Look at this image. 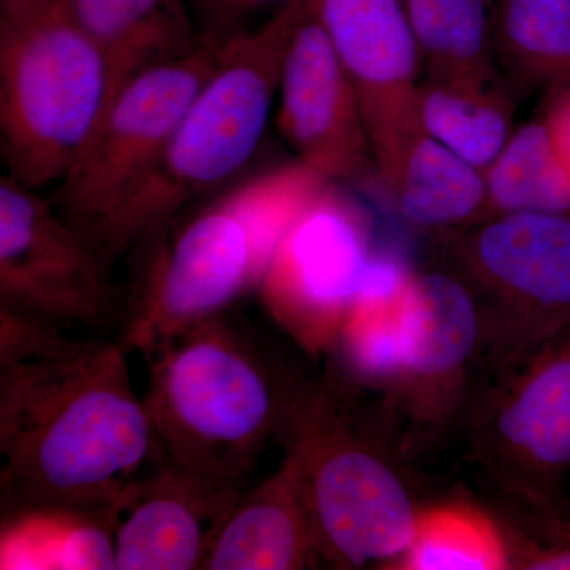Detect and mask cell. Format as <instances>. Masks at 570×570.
Here are the masks:
<instances>
[{"label": "cell", "instance_id": "obj_11", "mask_svg": "<svg viewBox=\"0 0 570 570\" xmlns=\"http://www.w3.org/2000/svg\"><path fill=\"white\" fill-rule=\"evenodd\" d=\"M365 119L377 178L387 174L417 118V37L403 0H313Z\"/></svg>", "mask_w": 570, "mask_h": 570}, {"label": "cell", "instance_id": "obj_13", "mask_svg": "<svg viewBox=\"0 0 570 570\" xmlns=\"http://www.w3.org/2000/svg\"><path fill=\"white\" fill-rule=\"evenodd\" d=\"M277 97V127L298 163L326 183L360 181L374 170L358 96L313 0L292 37Z\"/></svg>", "mask_w": 570, "mask_h": 570}, {"label": "cell", "instance_id": "obj_22", "mask_svg": "<svg viewBox=\"0 0 570 570\" xmlns=\"http://www.w3.org/2000/svg\"><path fill=\"white\" fill-rule=\"evenodd\" d=\"M431 78L498 80L491 0H403Z\"/></svg>", "mask_w": 570, "mask_h": 570}, {"label": "cell", "instance_id": "obj_26", "mask_svg": "<svg viewBox=\"0 0 570 570\" xmlns=\"http://www.w3.org/2000/svg\"><path fill=\"white\" fill-rule=\"evenodd\" d=\"M558 92L546 122L570 174V88Z\"/></svg>", "mask_w": 570, "mask_h": 570}, {"label": "cell", "instance_id": "obj_27", "mask_svg": "<svg viewBox=\"0 0 570 570\" xmlns=\"http://www.w3.org/2000/svg\"><path fill=\"white\" fill-rule=\"evenodd\" d=\"M40 0H0L2 17H17L33 9Z\"/></svg>", "mask_w": 570, "mask_h": 570}, {"label": "cell", "instance_id": "obj_24", "mask_svg": "<svg viewBox=\"0 0 570 570\" xmlns=\"http://www.w3.org/2000/svg\"><path fill=\"white\" fill-rule=\"evenodd\" d=\"M510 564L508 543L494 520L474 505L449 502L419 512L400 568L501 570Z\"/></svg>", "mask_w": 570, "mask_h": 570}, {"label": "cell", "instance_id": "obj_20", "mask_svg": "<svg viewBox=\"0 0 570 570\" xmlns=\"http://www.w3.org/2000/svg\"><path fill=\"white\" fill-rule=\"evenodd\" d=\"M415 107L420 127L480 171L493 164L513 134V105L501 78L426 77Z\"/></svg>", "mask_w": 570, "mask_h": 570}, {"label": "cell", "instance_id": "obj_14", "mask_svg": "<svg viewBox=\"0 0 570 570\" xmlns=\"http://www.w3.org/2000/svg\"><path fill=\"white\" fill-rule=\"evenodd\" d=\"M245 493L164 455L116 505V570L202 569Z\"/></svg>", "mask_w": 570, "mask_h": 570}, {"label": "cell", "instance_id": "obj_18", "mask_svg": "<svg viewBox=\"0 0 570 570\" xmlns=\"http://www.w3.org/2000/svg\"><path fill=\"white\" fill-rule=\"evenodd\" d=\"M116 508L9 505L0 528L2 570H116Z\"/></svg>", "mask_w": 570, "mask_h": 570}, {"label": "cell", "instance_id": "obj_5", "mask_svg": "<svg viewBox=\"0 0 570 570\" xmlns=\"http://www.w3.org/2000/svg\"><path fill=\"white\" fill-rule=\"evenodd\" d=\"M110 97L108 63L67 0L0 14V148L11 178L33 190L61 181Z\"/></svg>", "mask_w": 570, "mask_h": 570}, {"label": "cell", "instance_id": "obj_7", "mask_svg": "<svg viewBox=\"0 0 570 570\" xmlns=\"http://www.w3.org/2000/svg\"><path fill=\"white\" fill-rule=\"evenodd\" d=\"M219 56V45L204 41L183 58L135 75L105 105L50 198L91 242L156 170Z\"/></svg>", "mask_w": 570, "mask_h": 570}, {"label": "cell", "instance_id": "obj_15", "mask_svg": "<svg viewBox=\"0 0 570 570\" xmlns=\"http://www.w3.org/2000/svg\"><path fill=\"white\" fill-rule=\"evenodd\" d=\"M480 330L478 298L464 281L448 273L414 275L401 307L403 366L396 389L422 406L428 396L448 392L478 352Z\"/></svg>", "mask_w": 570, "mask_h": 570}, {"label": "cell", "instance_id": "obj_28", "mask_svg": "<svg viewBox=\"0 0 570 570\" xmlns=\"http://www.w3.org/2000/svg\"><path fill=\"white\" fill-rule=\"evenodd\" d=\"M236 2H242V3H258V2H264V0H236Z\"/></svg>", "mask_w": 570, "mask_h": 570}, {"label": "cell", "instance_id": "obj_6", "mask_svg": "<svg viewBox=\"0 0 570 570\" xmlns=\"http://www.w3.org/2000/svg\"><path fill=\"white\" fill-rule=\"evenodd\" d=\"M347 412L325 389L295 385L279 438L298 466L322 557L362 568L403 557L419 512Z\"/></svg>", "mask_w": 570, "mask_h": 570}, {"label": "cell", "instance_id": "obj_16", "mask_svg": "<svg viewBox=\"0 0 570 570\" xmlns=\"http://www.w3.org/2000/svg\"><path fill=\"white\" fill-rule=\"evenodd\" d=\"M321 557L298 466L285 453L275 474L236 502L202 569L296 570Z\"/></svg>", "mask_w": 570, "mask_h": 570}, {"label": "cell", "instance_id": "obj_3", "mask_svg": "<svg viewBox=\"0 0 570 570\" xmlns=\"http://www.w3.org/2000/svg\"><path fill=\"white\" fill-rule=\"evenodd\" d=\"M311 0H287L275 17L220 45L212 77L187 108L156 170L92 239L112 266L157 238L184 206L234 178L257 151L292 37Z\"/></svg>", "mask_w": 570, "mask_h": 570}, {"label": "cell", "instance_id": "obj_21", "mask_svg": "<svg viewBox=\"0 0 570 570\" xmlns=\"http://www.w3.org/2000/svg\"><path fill=\"white\" fill-rule=\"evenodd\" d=\"M491 32L513 81L570 88V0H494Z\"/></svg>", "mask_w": 570, "mask_h": 570}, {"label": "cell", "instance_id": "obj_19", "mask_svg": "<svg viewBox=\"0 0 570 570\" xmlns=\"http://www.w3.org/2000/svg\"><path fill=\"white\" fill-rule=\"evenodd\" d=\"M409 223L448 228L489 212L485 175L425 130L409 138L379 179Z\"/></svg>", "mask_w": 570, "mask_h": 570}, {"label": "cell", "instance_id": "obj_9", "mask_svg": "<svg viewBox=\"0 0 570 570\" xmlns=\"http://www.w3.org/2000/svg\"><path fill=\"white\" fill-rule=\"evenodd\" d=\"M365 217L325 184L277 247L261 287L272 313L313 348L337 340L373 258Z\"/></svg>", "mask_w": 570, "mask_h": 570}, {"label": "cell", "instance_id": "obj_10", "mask_svg": "<svg viewBox=\"0 0 570 570\" xmlns=\"http://www.w3.org/2000/svg\"><path fill=\"white\" fill-rule=\"evenodd\" d=\"M460 258L512 335L510 365L570 325V214H499L464 239Z\"/></svg>", "mask_w": 570, "mask_h": 570}, {"label": "cell", "instance_id": "obj_23", "mask_svg": "<svg viewBox=\"0 0 570 570\" xmlns=\"http://www.w3.org/2000/svg\"><path fill=\"white\" fill-rule=\"evenodd\" d=\"M483 175L490 212L570 214V174L546 119L515 130Z\"/></svg>", "mask_w": 570, "mask_h": 570}, {"label": "cell", "instance_id": "obj_17", "mask_svg": "<svg viewBox=\"0 0 570 570\" xmlns=\"http://www.w3.org/2000/svg\"><path fill=\"white\" fill-rule=\"evenodd\" d=\"M82 31L102 51L111 96L135 75L197 50L184 0H67Z\"/></svg>", "mask_w": 570, "mask_h": 570}, {"label": "cell", "instance_id": "obj_8", "mask_svg": "<svg viewBox=\"0 0 570 570\" xmlns=\"http://www.w3.org/2000/svg\"><path fill=\"white\" fill-rule=\"evenodd\" d=\"M111 266L50 198L0 179V307L58 328H96L115 314Z\"/></svg>", "mask_w": 570, "mask_h": 570}, {"label": "cell", "instance_id": "obj_12", "mask_svg": "<svg viewBox=\"0 0 570 570\" xmlns=\"http://www.w3.org/2000/svg\"><path fill=\"white\" fill-rule=\"evenodd\" d=\"M490 463L542 505L570 466V325L520 362L479 423Z\"/></svg>", "mask_w": 570, "mask_h": 570}, {"label": "cell", "instance_id": "obj_4", "mask_svg": "<svg viewBox=\"0 0 570 570\" xmlns=\"http://www.w3.org/2000/svg\"><path fill=\"white\" fill-rule=\"evenodd\" d=\"M328 184L298 163L216 198L157 254L124 321L127 351L149 356L179 333L227 313L261 285L296 216Z\"/></svg>", "mask_w": 570, "mask_h": 570}, {"label": "cell", "instance_id": "obj_1", "mask_svg": "<svg viewBox=\"0 0 570 570\" xmlns=\"http://www.w3.org/2000/svg\"><path fill=\"white\" fill-rule=\"evenodd\" d=\"M121 341L61 333L0 366L3 504L111 509L160 459Z\"/></svg>", "mask_w": 570, "mask_h": 570}, {"label": "cell", "instance_id": "obj_2", "mask_svg": "<svg viewBox=\"0 0 570 570\" xmlns=\"http://www.w3.org/2000/svg\"><path fill=\"white\" fill-rule=\"evenodd\" d=\"M145 397L168 460L245 487L283 431L295 385L227 313L190 326L151 355Z\"/></svg>", "mask_w": 570, "mask_h": 570}, {"label": "cell", "instance_id": "obj_25", "mask_svg": "<svg viewBox=\"0 0 570 570\" xmlns=\"http://www.w3.org/2000/svg\"><path fill=\"white\" fill-rule=\"evenodd\" d=\"M519 564L530 570H570V520L553 521L542 538L524 542Z\"/></svg>", "mask_w": 570, "mask_h": 570}]
</instances>
